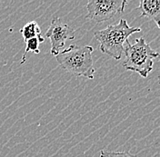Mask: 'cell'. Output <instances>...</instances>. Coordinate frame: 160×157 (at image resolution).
<instances>
[{"mask_svg": "<svg viewBox=\"0 0 160 157\" xmlns=\"http://www.w3.org/2000/svg\"><path fill=\"white\" fill-rule=\"evenodd\" d=\"M124 52L126 60L123 66L128 71L139 74L145 78L153 70L154 59L159 57V53L153 49L143 37L137 38L133 45L127 41Z\"/></svg>", "mask_w": 160, "mask_h": 157, "instance_id": "3957f363", "label": "cell"}, {"mask_svg": "<svg viewBox=\"0 0 160 157\" xmlns=\"http://www.w3.org/2000/svg\"><path fill=\"white\" fill-rule=\"evenodd\" d=\"M138 9L142 17L153 20L160 28V0H141Z\"/></svg>", "mask_w": 160, "mask_h": 157, "instance_id": "8992f818", "label": "cell"}, {"mask_svg": "<svg viewBox=\"0 0 160 157\" xmlns=\"http://www.w3.org/2000/svg\"><path fill=\"white\" fill-rule=\"evenodd\" d=\"M20 33L22 34L25 42L28 39L34 38V37H38V38L43 37L41 35L40 27L38 26V22H36V21H31V22H28V24H26L20 29Z\"/></svg>", "mask_w": 160, "mask_h": 157, "instance_id": "52a82bcc", "label": "cell"}, {"mask_svg": "<svg viewBox=\"0 0 160 157\" xmlns=\"http://www.w3.org/2000/svg\"><path fill=\"white\" fill-rule=\"evenodd\" d=\"M45 41L44 37H34V38H31L28 39V41H26V50H25V53L22 56V61L20 62L21 65H23L25 62H26V56H27V54L28 52H32L34 54H39L40 49H39V45L40 43H43Z\"/></svg>", "mask_w": 160, "mask_h": 157, "instance_id": "ba28073f", "label": "cell"}, {"mask_svg": "<svg viewBox=\"0 0 160 157\" xmlns=\"http://www.w3.org/2000/svg\"><path fill=\"white\" fill-rule=\"evenodd\" d=\"M140 31V27H131L127 20L121 18L117 25H110L105 29L97 31L94 36L99 42V48L102 53L119 60L125 51V45L128 41V37L134 33Z\"/></svg>", "mask_w": 160, "mask_h": 157, "instance_id": "6da1fadb", "label": "cell"}, {"mask_svg": "<svg viewBox=\"0 0 160 157\" xmlns=\"http://www.w3.org/2000/svg\"><path fill=\"white\" fill-rule=\"evenodd\" d=\"M100 157H138L137 155H132L128 152H109L101 151Z\"/></svg>", "mask_w": 160, "mask_h": 157, "instance_id": "9c48e42d", "label": "cell"}, {"mask_svg": "<svg viewBox=\"0 0 160 157\" xmlns=\"http://www.w3.org/2000/svg\"><path fill=\"white\" fill-rule=\"evenodd\" d=\"M127 0H90L87 5V19L102 23L124 12Z\"/></svg>", "mask_w": 160, "mask_h": 157, "instance_id": "277c9868", "label": "cell"}, {"mask_svg": "<svg viewBox=\"0 0 160 157\" xmlns=\"http://www.w3.org/2000/svg\"><path fill=\"white\" fill-rule=\"evenodd\" d=\"M45 36L50 39L51 55L57 56L65 47L67 40L75 39V29L63 23L58 17H53Z\"/></svg>", "mask_w": 160, "mask_h": 157, "instance_id": "5b68a950", "label": "cell"}, {"mask_svg": "<svg viewBox=\"0 0 160 157\" xmlns=\"http://www.w3.org/2000/svg\"><path fill=\"white\" fill-rule=\"evenodd\" d=\"M93 51L91 46L71 45L69 47L62 50L56 58L61 68L76 76H84L92 80L96 71L92 58Z\"/></svg>", "mask_w": 160, "mask_h": 157, "instance_id": "7a4b0ae2", "label": "cell"}]
</instances>
